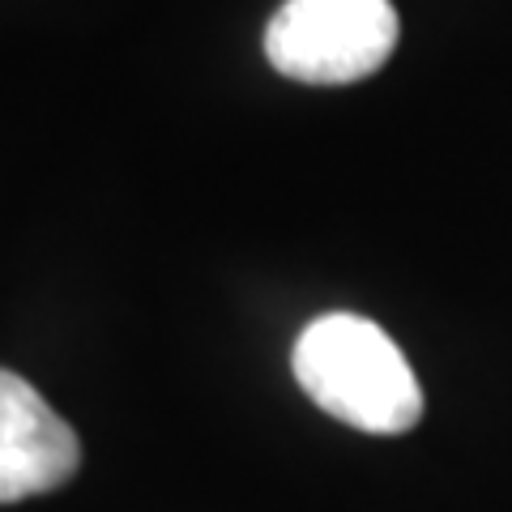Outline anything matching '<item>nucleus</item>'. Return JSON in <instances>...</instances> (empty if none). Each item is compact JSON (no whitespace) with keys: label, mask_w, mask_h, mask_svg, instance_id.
Returning <instances> with one entry per match:
<instances>
[{"label":"nucleus","mask_w":512,"mask_h":512,"mask_svg":"<svg viewBox=\"0 0 512 512\" xmlns=\"http://www.w3.org/2000/svg\"><path fill=\"white\" fill-rule=\"evenodd\" d=\"M402 39L393 0H286L265 26L269 64L303 86L372 77Z\"/></svg>","instance_id":"obj_2"},{"label":"nucleus","mask_w":512,"mask_h":512,"mask_svg":"<svg viewBox=\"0 0 512 512\" xmlns=\"http://www.w3.org/2000/svg\"><path fill=\"white\" fill-rule=\"evenodd\" d=\"M291 367L320 410L367 436H402L423 419V389L402 346L359 312L316 316L295 338Z\"/></svg>","instance_id":"obj_1"},{"label":"nucleus","mask_w":512,"mask_h":512,"mask_svg":"<svg viewBox=\"0 0 512 512\" xmlns=\"http://www.w3.org/2000/svg\"><path fill=\"white\" fill-rule=\"evenodd\" d=\"M82 466V440L43 393L0 367V504L64 487Z\"/></svg>","instance_id":"obj_3"}]
</instances>
